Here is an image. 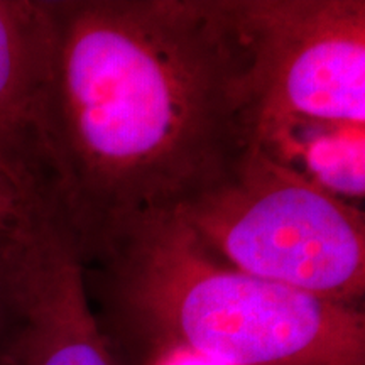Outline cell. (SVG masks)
<instances>
[{"label":"cell","mask_w":365,"mask_h":365,"mask_svg":"<svg viewBox=\"0 0 365 365\" xmlns=\"http://www.w3.org/2000/svg\"><path fill=\"white\" fill-rule=\"evenodd\" d=\"M51 0H0V171L53 207Z\"/></svg>","instance_id":"cell-6"},{"label":"cell","mask_w":365,"mask_h":365,"mask_svg":"<svg viewBox=\"0 0 365 365\" xmlns=\"http://www.w3.org/2000/svg\"><path fill=\"white\" fill-rule=\"evenodd\" d=\"M0 365H115L90 307L83 255L54 218L14 234Z\"/></svg>","instance_id":"cell-5"},{"label":"cell","mask_w":365,"mask_h":365,"mask_svg":"<svg viewBox=\"0 0 365 365\" xmlns=\"http://www.w3.org/2000/svg\"><path fill=\"white\" fill-rule=\"evenodd\" d=\"M254 137L289 120L365 125L364 0H234Z\"/></svg>","instance_id":"cell-4"},{"label":"cell","mask_w":365,"mask_h":365,"mask_svg":"<svg viewBox=\"0 0 365 365\" xmlns=\"http://www.w3.org/2000/svg\"><path fill=\"white\" fill-rule=\"evenodd\" d=\"M107 264L127 314L150 339L222 365H365L359 307L222 262L176 217L134 228Z\"/></svg>","instance_id":"cell-2"},{"label":"cell","mask_w":365,"mask_h":365,"mask_svg":"<svg viewBox=\"0 0 365 365\" xmlns=\"http://www.w3.org/2000/svg\"><path fill=\"white\" fill-rule=\"evenodd\" d=\"M58 222L86 266L175 217L254 145L234 0H51Z\"/></svg>","instance_id":"cell-1"},{"label":"cell","mask_w":365,"mask_h":365,"mask_svg":"<svg viewBox=\"0 0 365 365\" xmlns=\"http://www.w3.org/2000/svg\"><path fill=\"white\" fill-rule=\"evenodd\" d=\"M254 145L328 193L357 205L365 196V125L289 120L264 127Z\"/></svg>","instance_id":"cell-7"},{"label":"cell","mask_w":365,"mask_h":365,"mask_svg":"<svg viewBox=\"0 0 365 365\" xmlns=\"http://www.w3.org/2000/svg\"><path fill=\"white\" fill-rule=\"evenodd\" d=\"M175 217L242 272L352 307L365 293L364 210L255 145Z\"/></svg>","instance_id":"cell-3"},{"label":"cell","mask_w":365,"mask_h":365,"mask_svg":"<svg viewBox=\"0 0 365 365\" xmlns=\"http://www.w3.org/2000/svg\"><path fill=\"white\" fill-rule=\"evenodd\" d=\"M43 217H54L41 196L0 171V232H11Z\"/></svg>","instance_id":"cell-8"},{"label":"cell","mask_w":365,"mask_h":365,"mask_svg":"<svg viewBox=\"0 0 365 365\" xmlns=\"http://www.w3.org/2000/svg\"><path fill=\"white\" fill-rule=\"evenodd\" d=\"M21 228V227H19ZM19 228L11 232H0V339L7 323L9 294H11V257L12 239Z\"/></svg>","instance_id":"cell-9"}]
</instances>
